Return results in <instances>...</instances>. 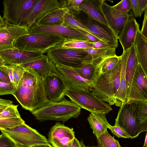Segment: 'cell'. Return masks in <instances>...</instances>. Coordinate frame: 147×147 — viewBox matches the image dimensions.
I'll return each mask as SVG.
<instances>
[{
  "mask_svg": "<svg viewBox=\"0 0 147 147\" xmlns=\"http://www.w3.org/2000/svg\"><path fill=\"white\" fill-rule=\"evenodd\" d=\"M120 57V56L115 55L102 60L96 66L98 70V74H104L112 70L118 63Z\"/></svg>",
  "mask_w": 147,
  "mask_h": 147,
  "instance_id": "obj_31",
  "label": "cell"
},
{
  "mask_svg": "<svg viewBox=\"0 0 147 147\" xmlns=\"http://www.w3.org/2000/svg\"><path fill=\"white\" fill-rule=\"evenodd\" d=\"M134 45L138 63L147 76V39L140 30L137 33Z\"/></svg>",
  "mask_w": 147,
  "mask_h": 147,
  "instance_id": "obj_23",
  "label": "cell"
},
{
  "mask_svg": "<svg viewBox=\"0 0 147 147\" xmlns=\"http://www.w3.org/2000/svg\"><path fill=\"white\" fill-rule=\"evenodd\" d=\"M29 34L27 26L11 23L0 16V51L15 47L20 37Z\"/></svg>",
  "mask_w": 147,
  "mask_h": 147,
  "instance_id": "obj_11",
  "label": "cell"
},
{
  "mask_svg": "<svg viewBox=\"0 0 147 147\" xmlns=\"http://www.w3.org/2000/svg\"><path fill=\"white\" fill-rule=\"evenodd\" d=\"M75 137L73 129L57 122L50 129L48 140L53 147H67Z\"/></svg>",
  "mask_w": 147,
  "mask_h": 147,
  "instance_id": "obj_18",
  "label": "cell"
},
{
  "mask_svg": "<svg viewBox=\"0 0 147 147\" xmlns=\"http://www.w3.org/2000/svg\"><path fill=\"white\" fill-rule=\"evenodd\" d=\"M43 81L47 102H58L65 98L68 88L58 73L49 76Z\"/></svg>",
  "mask_w": 147,
  "mask_h": 147,
  "instance_id": "obj_14",
  "label": "cell"
},
{
  "mask_svg": "<svg viewBox=\"0 0 147 147\" xmlns=\"http://www.w3.org/2000/svg\"><path fill=\"white\" fill-rule=\"evenodd\" d=\"M80 142L81 143V146L80 147H84L83 141L82 140H81Z\"/></svg>",
  "mask_w": 147,
  "mask_h": 147,
  "instance_id": "obj_56",
  "label": "cell"
},
{
  "mask_svg": "<svg viewBox=\"0 0 147 147\" xmlns=\"http://www.w3.org/2000/svg\"><path fill=\"white\" fill-rule=\"evenodd\" d=\"M109 48H115L107 44L104 41L100 40L94 42L93 48L96 49H98Z\"/></svg>",
  "mask_w": 147,
  "mask_h": 147,
  "instance_id": "obj_47",
  "label": "cell"
},
{
  "mask_svg": "<svg viewBox=\"0 0 147 147\" xmlns=\"http://www.w3.org/2000/svg\"><path fill=\"white\" fill-rule=\"evenodd\" d=\"M18 105L9 107L0 113V119L21 117L18 110Z\"/></svg>",
  "mask_w": 147,
  "mask_h": 147,
  "instance_id": "obj_36",
  "label": "cell"
},
{
  "mask_svg": "<svg viewBox=\"0 0 147 147\" xmlns=\"http://www.w3.org/2000/svg\"><path fill=\"white\" fill-rule=\"evenodd\" d=\"M109 129L112 133L118 138H130L129 136L117 124L115 123L113 126L110 125Z\"/></svg>",
  "mask_w": 147,
  "mask_h": 147,
  "instance_id": "obj_41",
  "label": "cell"
},
{
  "mask_svg": "<svg viewBox=\"0 0 147 147\" xmlns=\"http://www.w3.org/2000/svg\"><path fill=\"white\" fill-rule=\"evenodd\" d=\"M42 53L31 51L16 47L0 51V57L3 60L4 65H13L26 64L41 57Z\"/></svg>",
  "mask_w": 147,
  "mask_h": 147,
  "instance_id": "obj_12",
  "label": "cell"
},
{
  "mask_svg": "<svg viewBox=\"0 0 147 147\" xmlns=\"http://www.w3.org/2000/svg\"><path fill=\"white\" fill-rule=\"evenodd\" d=\"M29 29L30 34H47L58 36L66 40L78 39L88 40L78 30L64 23L59 26H40L34 24Z\"/></svg>",
  "mask_w": 147,
  "mask_h": 147,
  "instance_id": "obj_13",
  "label": "cell"
},
{
  "mask_svg": "<svg viewBox=\"0 0 147 147\" xmlns=\"http://www.w3.org/2000/svg\"><path fill=\"white\" fill-rule=\"evenodd\" d=\"M14 83L16 87L22 78L26 69L20 64L12 65Z\"/></svg>",
  "mask_w": 147,
  "mask_h": 147,
  "instance_id": "obj_37",
  "label": "cell"
},
{
  "mask_svg": "<svg viewBox=\"0 0 147 147\" xmlns=\"http://www.w3.org/2000/svg\"><path fill=\"white\" fill-rule=\"evenodd\" d=\"M76 30H78L88 40L92 42H95L100 40H102L94 35L87 32L78 29H76Z\"/></svg>",
  "mask_w": 147,
  "mask_h": 147,
  "instance_id": "obj_44",
  "label": "cell"
},
{
  "mask_svg": "<svg viewBox=\"0 0 147 147\" xmlns=\"http://www.w3.org/2000/svg\"><path fill=\"white\" fill-rule=\"evenodd\" d=\"M105 1L104 0H83L79 7L80 10L90 17L109 26L102 8V4Z\"/></svg>",
  "mask_w": 147,
  "mask_h": 147,
  "instance_id": "obj_22",
  "label": "cell"
},
{
  "mask_svg": "<svg viewBox=\"0 0 147 147\" xmlns=\"http://www.w3.org/2000/svg\"><path fill=\"white\" fill-rule=\"evenodd\" d=\"M130 1L131 9H132L135 16L136 17H139L138 0H130Z\"/></svg>",
  "mask_w": 147,
  "mask_h": 147,
  "instance_id": "obj_49",
  "label": "cell"
},
{
  "mask_svg": "<svg viewBox=\"0 0 147 147\" xmlns=\"http://www.w3.org/2000/svg\"><path fill=\"white\" fill-rule=\"evenodd\" d=\"M16 89L14 84L11 83L0 82V95L13 94Z\"/></svg>",
  "mask_w": 147,
  "mask_h": 147,
  "instance_id": "obj_38",
  "label": "cell"
},
{
  "mask_svg": "<svg viewBox=\"0 0 147 147\" xmlns=\"http://www.w3.org/2000/svg\"><path fill=\"white\" fill-rule=\"evenodd\" d=\"M94 42L88 40L78 39L66 40L61 45L62 48L74 49L92 48Z\"/></svg>",
  "mask_w": 147,
  "mask_h": 147,
  "instance_id": "obj_30",
  "label": "cell"
},
{
  "mask_svg": "<svg viewBox=\"0 0 147 147\" xmlns=\"http://www.w3.org/2000/svg\"><path fill=\"white\" fill-rule=\"evenodd\" d=\"M13 104V102L10 100L0 99V113L9 106Z\"/></svg>",
  "mask_w": 147,
  "mask_h": 147,
  "instance_id": "obj_46",
  "label": "cell"
},
{
  "mask_svg": "<svg viewBox=\"0 0 147 147\" xmlns=\"http://www.w3.org/2000/svg\"><path fill=\"white\" fill-rule=\"evenodd\" d=\"M138 105L135 102L128 101L122 105L118 111L115 123L117 124L129 136L137 138L141 122L137 119Z\"/></svg>",
  "mask_w": 147,
  "mask_h": 147,
  "instance_id": "obj_8",
  "label": "cell"
},
{
  "mask_svg": "<svg viewBox=\"0 0 147 147\" xmlns=\"http://www.w3.org/2000/svg\"><path fill=\"white\" fill-rule=\"evenodd\" d=\"M68 11L66 8L60 7L48 13L34 24L44 26L61 25L64 23V17Z\"/></svg>",
  "mask_w": 147,
  "mask_h": 147,
  "instance_id": "obj_25",
  "label": "cell"
},
{
  "mask_svg": "<svg viewBox=\"0 0 147 147\" xmlns=\"http://www.w3.org/2000/svg\"><path fill=\"white\" fill-rule=\"evenodd\" d=\"M80 142L75 137L67 147H80Z\"/></svg>",
  "mask_w": 147,
  "mask_h": 147,
  "instance_id": "obj_52",
  "label": "cell"
},
{
  "mask_svg": "<svg viewBox=\"0 0 147 147\" xmlns=\"http://www.w3.org/2000/svg\"><path fill=\"white\" fill-rule=\"evenodd\" d=\"M72 102L91 113L105 114L112 110L111 105L96 97L90 91L68 90L65 94Z\"/></svg>",
  "mask_w": 147,
  "mask_h": 147,
  "instance_id": "obj_7",
  "label": "cell"
},
{
  "mask_svg": "<svg viewBox=\"0 0 147 147\" xmlns=\"http://www.w3.org/2000/svg\"><path fill=\"white\" fill-rule=\"evenodd\" d=\"M116 49L114 48L96 49L90 48L79 49L87 52L92 56V63L96 66L105 58L115 56Z\"/></svg>",
  "mask_w": 147,
  "mask_h": 147,
  "instance_id": "obj_28",
  "label": "cell"
},
{
  "mask_svg": "<svg viewBox=\"0 0 147 147\" xmlns=\"http://www.w3.org/2000/svg\"><path fill=\"white\" fill-rule=\"evenodd\" d=\"M139 30V25L132 14H129L128 20L118 39L125 52L134 43L136 34Z\"/></svg>",
  "mask_w": 147,
  "mask_h": 147,
  "instance_id": "obj_20",
  "label": "cell"
},
{
  "mask_svg": "<svg viewBox=\"0 0 147 147\" xmlns=\"http://www.w3.org/2000/svg\"><path fill=\"white\" fill-rule=\"evenodd\" d=\"M128 101H147V76L139 63L133 78Z\"/></svg>",
  "mask_w": 147,
  "mask_h": 147,
  "instance_id": "obj_17",
  "label": "cell"
},
{
  "mask_svg": "<svg viewBox=\"0 0 147 147\" xmlns=\"http://www.w3.org/2000/svg\"><path fill=\"white\" fill-rule=\"evenodd\" d=\"M16 143L5 134L1 132L0 136V147H17Z\"/></svg>",
  "mask_w": 147,
  "mask_h": 147,
  "instance_id": "obj_40",
  "label": "cell"
},
{
  "mask_svg": "<svg viewBox=\"0 0 147 147\" xmlns=\"http://www.w3.org/2000/svg\"><path fill=\"white\" fill-rule=\"evenodd\" d=\"M18 147H29L26 146H18Z\"/></svg>",
  "mask_w": 147,
  "mask_h": 147,
  "instance_id": "obj_57",
  "label": "cell"
},
{
  "mask_svg": "<svg viewBox=\"0 0 147 147\" xmlns=\"http://www.w3.org/2000/svg\"><path fill=\"white\" fill-rule=\"evenodd\" d=\"M72 15L93 35L116 49L118 47V38L109 27L92 19L81 11Z\"/></svg>",
  "mask_w": 147,
  "mask_h": 147,
  "instance_id": "obj_9",
  "label": "cell"
},
{
  "mask_svg": "<svg viewBox=\"0 0 147 147\" xmlns=\"http://www.w3.org/2000/svg\"><path fill=\"white\" fill-rule=\"evenodd\" d=\"M81 112V108L78 105L64 98L58 102H47L32 113L39 121L51 120L64 123L71 118H77Z\"/></svg>",
  "mask_w": 147,
  "mask_h": 147,
  "instance_id": "obj_2",
  "label": "cell"
},
{
  "mask_svg": "<svg viewBox=\"0 0 147 147\" xmlns=\"http://www.w3.org/2000/svg\"><path fill=\"white\" fill-rule=\"evenodd\" d=\"M139 17H141L147 7V0H138Z\"/></svg>",
  "mask_w": 147,
  "mask_h": 147,
  "instance_id": "obj_48",
  "label": "cell"
},
{
  "mask_svg": "<svg viewBox=\"0 0 147 147\" xmlns=\"http://www.w3.org/2000/svg\"><path fill=\"white\" fill-rule=\"evenodd\" d=\"M25 68L26 71L12 95L23 109L32 113L47 102L46 92L43 80L32 69Z\"/></svg>",
  "mask_w": 147,
  "mask_h": 147,
  "instance_id": "obj_1",
  "label": "cell"
},
{
  "mask_svg": "<svg viewBox=\"0 0 147 147\" xmlns=\"http://www.w3.org/2000/svg\"><path fill=\"white\" fill-rule=\"evenodd\" d=\"M0 82H10V79L8 77L0 70Z\"/></svg>",
  "mask_w": 147,
  "mask_h": 147,
  "instance_id": "obj_51",
  "label": "cell"
},
{
  "mask_svg": "<svg viewBox=\"0 0 147 147\" xmlns=\"http://www.w3.org/2000/svg\"><path fill=\"white\" fill-rule=\"evenodd\" d=\"M39 0H4L2 18L11 23L21 25Z\"/></svg>",
  "mask_w": 147,
  "mask_h": 147,
  "instance_id": "obj_10",
  "label": "cell"
},
{
  "mask_svg": "<svg viewBox=\"0 0 147 147\" xmlns=\"http://www.w3.org/2000/svg\"><path fill=\"white\" fill-rule=\"evenodd\" d=\"M29 147H53L49 143L47 144H39L32 146Z\"/></svg>",
  "mask_w": 147,
  "mask_h": 147,
  "instance_id": "obj_53",
  "label": "cell"
},
{
  "mask_svg": "<svg viewBox=\"0 0 147 147\" xmlns=\"http://www.w3.org/2000/svg\"><path fill=\"white\" fill-rule=\"evenodd\" d=\"M21 65L25 68L33 69L43 80L49 76L58 73L55 64L46 55Z\"/></svg>",
  "mask_w": 147,
  "mask_h": 147,
  "instance_id": "obj_21",
  "label": "cell"
},
{
  "mask_svg": "<svg viewBox=\"0 0 147 147\" xmlns=\"http://www.w3.org/2000/svg\"><path fill=\"white\" fill-rule=\"evenodd\" d=\"M136 102L138 105L137 119L141 122L147 118V101Z\"/></svg>",
  "mask_w": 147,
  "mask_h": 147,
  "instance_id": "obj_39",
  "label": "cell"
},
{
  "mask_svg": "<svg viewBox=\"0 0 147 147\" xmlns=\"http://www.w3.org/2000/svg\"><path fill=\"white\" fill-rule=\"evenodd\" d=\"M17 147H18V146H17Z\"/></svg>",
  "mask_w": 147,
  "mask_h": 147,
  "instance_id": "obj_58",
  "label": "cell"
},
{
  "mask_svg": "<svg viewBox=\"0 0 147 147\" xmlns=\"http://www.w3.org/2000/svg\"><path fill=\"white\" fill-rule=\"evenodd\" d=\"M64 24L76 30L78 29L84 30L93 35L88 30L76 20L73 15L68 11L64 15Z\"/></svg>",
  "mask_w": 147,
  "mask_h": 147,
  "instance_id": "obj_34",
  "label": "cell"
},
{
  "mask_svg": "<svg viewBox=\"0 0 147 147\" xmlns=\"http://www.w3.org/2000/svg\"><path fill=\"white\" fill-rule=\"evenodd\" d=\"M60 7L57 0H39L24 19L21 26L29 29L48 13Z\"/></svg>",
  "mask_w": 147,
  "mask_h": 147,
  "instance_id": "obj_19",
  "label": "cell"
},
{
  "mask_svg": "<svg viewBox=\"0 0 147 147\" xmlns=\"http://www.w3.org/2000/svg\"><path fill=\"white\" fill-rule=\"evenodd\" d=\"M144 12V19L140 32L142 35L147 39V7Z\"/></svg>",
  "mask_w": 147,
  "mask_h": 147,
  "instance_id": "obj_45",
  "label": "cell"
},
{
  "mask_svg": "<svg viewBox=\"0 0 147 147\" xmlns=\"http://www.w3.org/2000/svg\"><path fill=\"white\" fill-rule=\"evenodd\" d=\"M47 53V55L56 66L78 68L92 61L91 55L86 52L63 48L59 45L51 48Z\"/></svg>",
  "mask_w": 147,
  "mask_h": 147,
  "instance_id": "obj_3",
  "label": "cell"
},
{
  "mask_svg": "<svg viewBox=\"0 0 147 147\" xmlns=\"http://www.w3.org/2000/svg\"><path fill=\"white\" fill-rule=\"evenodd\" d=\"M130 49L123 52L121 55V67L120 71V82L119 88L116 97L117 107H120L126 101V83L125 78V68Z\"/></svg>",
  "mask_w": 147,
  "mask_h": 147,
  "instance_id": "obj_24",
  "label": "cell"
},
{
  "mask_svg": "<svg viewBox=\"0 0 147 147\" xmlns=\"http://www.w3.org/2000/svg\"><path fill=\"white\" fill-rule=\"evenodd\" d=\"M96 139L98 147H122L118 141L112 137L107 130Z\"/></svg>",
  "mask_w": 147,
  "mask_h": 147,
  "instance_id": "obj_32",
  "label": "cell"
},
{
  "mask_svg": "<svg viewBox=\"0 0 147 147\" xmlns=\"http://www.w3.org/2000/svg\"><path fill=\"white\" fill-rule=\"evenodd\" d=\"M0 70L3 72L9 78L10 82L13 84L12 65H3L0 66Z\"/></svg>",
  "mask_w": 147,
  "mask_h": 147,
  "instance_id": "obj_43",
  "label": "cell"
},
{
  "mask_svg": "<svg viewBox=\"0 0 147 147\" xmlns=\"http://www.w3.org/2000/svg\"><path fill=\"white\" fill-rule=\"evenodd\" d=\"M147 130V118L142 121L140 125L138 132L140 134L141 133Z\"/></svg>",
  "mask_w": 147,
  "mask_h": 147,
  "instance_id": "obj_50",
  "label": "cell"
},
{
  "mask_svg": "<svg viewBox=\"0 0 147 147\" xmlns=\"http://www.w3.org/2000/svg\"><path fill=\"white\" fill-rule=\"evenodd\" d=\"M84 147H98V146H94L92 145L91 146H86L84 144Z\"/></svg>",
  "mask_w": 147,
  "mask_h": 147,
  "instance_id": "obj_55",
  "label": "cell"
},
{
  "mask_svg": "<svg viewBox=\"0 0 147 147\" xmlns=\"http://www.w3.org/2000/svg\"><path fill=\"white\" fill-rule=\"evenodd\" d=\"M138 63L134 44L130 48L129 53L127 61L125 68L127 98L126 102L129 99L131 84Z\"/></svg>",
  "mask_w": 147,
  "mask_h": 147,
  "instance_id": "obj_26",
  "label": "cell"
},
{
  "mask_svg": "<svg viewBox=\"0 0 147 147\" xmlns=\"http://www.w3.org/2000/svg\"><path fill=\"white\" fill-rule=\"evenodd\" d=\"M0 130L15 142L18 146L29 147L49 143L48 139L45 136L26 123L14 127Z\"/></svg>",
  "mask_w": 147,
  "mask_h": 147,
  "instance_id": "obj_6",
  "label": "cell"
},
{
  "mask_svg": "<svg viewBox=\"0 0 147 147\" xmlns=\"http://www.w3.org/2000/svg\"><path fill=\"white\" fill-rule=\"evenodd\" d=\"M146 131V135L145 137L144 143L142 147H147V130Z\"/></svg>",
  "mask_w": 147,
  "mask_h": 147,
  "instance_id": "obj_54",
  "label": "cell"
},
{
  "mask_svg": "<svg viewBox=\"0 0 147 147\" xmlns=\"http://www.w3.org/2000/svg\"><path fill=\"white\" fill-rule=\"evenodd\" d=\"M56 67L58 73L65 82L68 90L90 91L92 82L80 76L72 68L63 66H56Z\"/></svg>",
  "mask_w": 147,
  "mask_h": 147,
  "instance_id": "obj_15",
  "label": "cell"
},
{
  "mask_svg": "<svg viewBox=\"0 0 147 147\" xmlns=\"http://www.w3.org/2000/svg\"><path fill=\"white\" fill-rule=\"evenodd\" d=\"M25 123L21 117L0 119V129L12 128Z\"/></svg>",
  "mask_w": 147,
  "mask_h": 147,
  "instance_id": "obj_35",
  "label": "cell"
},
{
  "mask_svg": "<svg viewBox=\"0 0 147 147\" xmlns=\"http://www.w3.org/2000/svg\"><path fill=\"white\" fill-rule=\"evenodd\" d=\"M116 9L121 11L128 12L131 9L130 0H123L113 6Z\"/></svg>",
  "mask_w": 147,
  "mask_h": 147,
  "instance_id": "obj_42",
  "label": "cell"
},
{
  "mask_svg": "<svg viewBox=\"0 0 147 147\" xmlns=\"http://www.w3.org/2000/svg\"><path fill=\"white\" fill-rule=\"evenodd\" d=\"M102 8L109 26L118 39L128 19V12L116 10L105 1L102 4Z\"/></svg>",
  "mask_w": 147,
  "mask_h": 147,
  "instance_id": "obj_16",
  "label": "cell"
},
{
  "mask_svg": "<svg viewBox=\"0 0 147 147\" xmlns=\"http://www.w3.org/2000/svg\"><path fill=\"white\" fill-rule=\"evenodd\" d=\"M60 7L66 8L71 14L79 13L81 11L80 5L83 0H59Z\"/></svg>",
  "mask_w": 147,
  "mask_h": 147,
  "instance_id": "obj_33",
  "label": "cell"
},
{
  "mask_svg": "<svg viewBox=\"0 0 147 147\" xmlns=\"http://www.w3.org/2000/svg\"><path fill=\"white\" fill-rule=\"evenodd\" d=\"M87 120L96 138L109 129L110 125L105 114L90 113Z\"/></svg>",
  "mask_w": 147,
  "mask_h": 147,
  "instance_id": "obj_27",
  "label": "cell"
},
{
  "mask_svg": "<svg viewBox=\"0 0 147 147\" xmlns=\"http://www.w3.org/2000/svg\"><path fill=\"white\" fill-rule=\"evenodd\" d=\"M80 76L93 82L98 74L96 66L92 62L88 63L78 68H72Z\"/></svg>",
  "mask_w": 147,
  "mask_h": 147,
  "instance_id": "obj_29",
  "label": "cell"
},
{
  "mask_svg": "<svg viewBox=\"0 0 147 147\" xmlns=\"http://www.w3.org/2000/svg\"><path fill=\"white\" fill-rule=\"evenodd\" d=\"M117 64L111 70L104 74H97L90 90L100 100L110 105L117 106L114 88V79Z\"/></svg>",
  "mask_w": 147,
  "mask_h": 147,
  "instance_id": "obj_5",
  "label": "cell"
},
{
  "mask_svg": "<svg viewBox=\"0 0 147 147\" xmlns=\"http://www.w3.org/2000/svg\"><path fill=\"white\" fill-rule=\"evenodd\" d=\"M66 40L58 36L41 34H29L20 37L14 47L31 51L47 52L53 47L61 45Z\"/></svg>",
  "mask_w": 147,
  "mask_h": 147,
  "instance_id": "obj_4",
  "label": "cell"
}]
</instances>
